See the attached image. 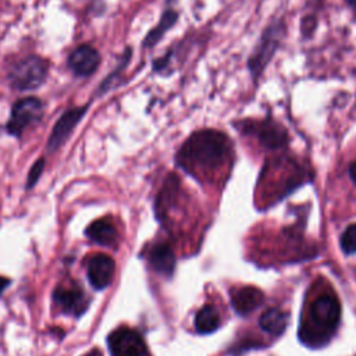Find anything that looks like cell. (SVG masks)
I'll use <instances>...</instances> for the list:
<instances>
[{
    "mask_svg": "<svg viewBox=\"0 0 356 356\" xmlns=\"http://www.w3.org/2000/svg\"><path fill=\"white\" fill-rule=\"evenodd\" d=\"M232 157V143L227 135L216 129L192 134L177 153V164L191 174L213 171L224 167Z\"/></svg>",
    "mask_w": 356,
    "mask_h": 356,
    "instance_id": "cell-1",
    "label": "cell"
},
{
    "mask_svg": "<svg viewBox=\"0 0 356 356\" xmlns=\"http://www.w3.org/2000/svg\"><path fill=\"white\" fill-rule=\"evenodd\" d=\"M47 72L49 64L46 60L39 56H28L11 67L8 81L17 90H35L43 85Z\"/></svg>",
    "mask_w": 356,
    "mask_h": 356,
    "instance_id": "cell-2",
    "label": "cell"
},
{
    "mask_svg": "<svg viewBox=\"0 0 356 356\" xmlns=\"http://www.w3.org/2000/svg\"><path fill=\"white\" fill-rule=\"evenodd\" d=\"M43 115V104L38 97H22L14 103L6 129L14 136H21L31 125H35Z\"/></svg>",
    "mask_w": 356,
    "mask_h": 356,
    "instance_id": "cell-3",
    "label": "cell"
},
{
    "mask_svg": "<svg viewBox=\"0 0 356 356\" xmlns=\"http://www.w3.org/2000/svg\"><path fill=\"white\" fill-rule=\"evenodd\" d=\"M282 38V24L277 22L270 25L261 35L259 43L256 44L252 56L249 57V70L256 78L263 72L266 65L274 56Z\"/></svg>",
    "mask_w": 356,
    "mask_h": 356,
    "instance_id": "cell-4",
    "label": "cell"
},
{
    "mask_svg": "<svg viewBox=\"0 0 356 356\" xmlns=\"http://www.w3.org/2000/svg\"><path fill=\"white\" fill-rule=\"evenodd\" d=\"M111 356H145L146 343L142 335L129 327H118L107 337Z\"/></svg>",
    "mask_w": 356,
    "mask_h": 356,
    "instance_id": "cell-5",
    "label": "cell"
},
{
    "mask_svg": "<svg viewBox=\"0 0 356 356\" xmlns=\"http://www.w3.org/2000/svg\"><path fill=\"white\" fill-rule=\"evenodd\" d=\"M53 302L58 310L68 316L79 317L89 307V298L86 293L74 284H60L53 291Z\"/></svg>",
    "mask_w": 356,
    "mask_h": 356,
    "instance_id": "cell-6",
    "label": "cell"
},
{
    "mask_svg": "<svg viewBox=\"0 0 356 356\" xmlns=\"http://www.w3.org/2000/svg\"><path fill=\"white\" fill-rule=\"evenodd\" d=\"M88 108H89V104H85L82 107H72L61 114V117L57 120V122L54 124V127L50 132V136H49V140L46 145L47 152L53 153V152L58 150L65 143V140L70 138V135L72 134L75 127L85 117Z\"/></svg>",
    "mask_w": 356,
    "mask_h": 356,
    "instance_id": "cell-7",
    "label": "cell"
},
{
    "mask_svg": "<svg viewBox=\"0 0 356 356\" xmlns=\"http://www.w3.org/2000/svg\"><path fill=\"white\" fill-rule=\"evenodd\" d=\"M245 134L253 135L259 139L261 146L267 149H280L288 142L286 131L273 120L264 121H249L242 127Z\"/></svg>",
    "mask_w": 356,
    "mask_h": 356,
    "instance_id": "cell-8",
    "label": "cell"
},
{
    "mask_svg": "<svg viewBox=\"0 0 356 356\" xmlns=\"http://www.w3.org/2000/svg\"><path fill=\"white\" fill-rule=\"evenodd\" d=\"M313 321L325 330H334L341 317V306L332 293L320 295L310 306Z\"/></svg>",
    "mask_w": 356,
    "mask_h": 356,
    "instance_id": "cell-9",
    "label": "cell"
},
{
    "mask_svg": "<svg viewBox=\"0 0 356 356\" xmlns=\"http://www.w3.org/2000/svg\"><path fill=\"white\" fill-rule=\"evenodd\" d=\"M114 271H115L114 260L104 253L93 254L88 261V267H86L88 280L90 285L97 291H102L111 284Z\"/></svg>",
    "mask_w": 356,
    "mask_h": 356,
    "instance_id": "cell-10",
    "label": "cell"
},
{
    "mask_svg": "<svg viewBox=\"0 0 356 356\" xmlns=\"http://www.w3.org/2000/svg\"><path fill=\"white\" fill-rule=\"evenodd\" d=\"M100 64L99 51L89 46L81 44L74 49L68 57V67L78 76H89L92 75Z\"/></svg>",
    "mask_w": 356,
    "mask_h": 356,
    "instance_id": "cell-11",
    "label": "cell"
},
{
    "mask_svg": "<svg viewBox=\"0 0 356 356\" xmlns=\"http://www.w3.org/2000/svg\"><path fill=\"white\" fill-rule=\"evenodd\" d=\"M263 292L254 286H243L232 291L231 302L238 314H248L263 303Z\"/></svg>",
    "mask_w": 356,
    "mask_h": 356,
    "instance_id": "cell-12",
    "label": "cell"
},
{
    "mask_svg": "<svg viewBox=\"0 0 356 356\" xmlns=\"http://www.w3.org/2000/svg\"><path fill=\"white\" fill-rule=\"evenodd\" d=\"M86 236L102 246H113L117 242V229L110 218H97L85 229Z\"/></svg>",
    "mask_w": 356,
    "mask_h": 356,
    "instance_id": "cell-13",
    "label": "cell"
},
{
    "mask_svg": "<svg viewBox=\"0 0 356 356\" xmlns=\"http://www.w3.org/2000/svg\"><path fill=\"white\" fill-rule=\"evenodd\" d=\"M149 263L156 273L170 277L175 267V256L167 243H157L149 252Z\"/></svg>",
    "mask_w": 356,
    "mask_h": 356,
    "instance_id": "cell-14",
    "label": "cell"
},
{
    "mask_svg": "<svg viewBox=\"0 0 356 356\" xmlns=\"http://www.w3.org/2000/svg\"><path fill=\"white\" fill-rule=\"evenodd\" d=\"M289 316L286 312H282L280 309H268L260 316V327L270 334L280 335L286 328Z\"/></svg>",
    "mask_w": 356,
    "mask_h": 356,
    "instance_id": "cell-15",
    "label": "cell"
},
{
    "mask_svg": "<svg viewBox=\"0 0 356 356\" xmlns=\"http://www.w3.org/2000/svg\"><path fill=\"white\" fill-rule=\"evenodd\" d=\"M218 325H220V316L214 306L206 305L197 312L195 317V327L200 334H210L216 331Z\"/></svg>",
    "mask_w": 356,
    "mask_h": 356,
    "instance_id": "cell-16",
    "label": "cell"
},
{
    "mask_svg": "<svg viewBox=\"0 0 356 356\" xmlns=\"http://www.w3.org/2000/svg\"><path fill=\"white\" fill-rule=\"evenodd\" d=\"M178 18V14L174 11V10H167L163 15H161V19L160 22L146 35L145 40H143V46L145 47H152L154 46L161 38L163 35L175 24Z\"/></svg>",
    "mask_w": 356,
    "mask_h": 356,
    "instance_id": "cell-17",
    "label": "cell"
},
{
    "mask_svg": "<svg viewBox=\"0 0 356 356\" xmlns=\"http://www.w3.org/2000/svg\"><path fill=\"white\" fill-rule=\"evenodd\" d=\"M341 248L345 253H356V224H350L341 236Z\"/></svg>",
    "mask_w": 356,
    "mask_h": 356,
    "instance_id": "cell-18",
    "label": "cell"
},
{
    "mask_svg": "<svg viewBox=\"0 0 356 356\" xmlns=\"http://www.w3.org/2000/svg\"><path fill=\"white\" fill-rule=\"evenodd\" d=\"M44 170V159H38L33 165L31 167L29 172H28V178H26V189H31L36 185V182L39 181L42 172Z\"/></svg>",
    "mask_w": 356,
    "mask_h": 356,
    "instance_id": "cell-19",
    "label": "cell"
},
{
    "mask_svg": "<svg viewBox=\"0 0 356 356\" xmlns=\"http://www.w3.org/2000/svg\"><path fill=\"white\" fill-rule=\"evenodd\" d=\"M10 284H11V281H10L8 278H6V277H0V296L3 295V292L6 291V288H7Z\"/></svg>",
    "mask_w": 356,
    "mask_h": 356,
    "instance_id": "cell-20",
    "label": "cell"
},
{
    "mask_svg": "<svg viewBox=\"0 0 356 356\" xmlns=\"http://www.w3.org/2000/svg\"><path fill=\"white\" fill-rule=\"evenodd\" d=\"M349 175H350L352 181H353L355 185H356V161H353V163L349 165Z\"/></svg>",
    "mask_w": 356,
    "mask_h": 356,
    "instance_id": "cell-21",
    "label": "cell"
},
{
    "mask_svg": "<svg viewBox=\"0 0 356 356\" xmlns=\"http://www.w3.org/2000/svg\"><path fill=\"white\" fill-rule=\"evenodd\" d=\"M83 356H102V353H99L97 350H92V352H89V353H86Z\"/></svg>",
    "mask_w": 356,
    "mask_h": 356,
    "instance_id": "cell-22",
    "label": "cell"
},
{
    "mask_svg": "<svg viewBox=\"0 0 356 356\" xmlns=\"http://www.w3.org/2000/svg\"><path fill=\"white\" fill-rule=\"evenodd\" d=\"M346 1H348V4L356 11V0H346Z\"/></svg>",
    "mask_w": 356,
    "mask_h": 356,
    "instance_id": "cell-23",
    "label": "cell"
}]
</instances>
